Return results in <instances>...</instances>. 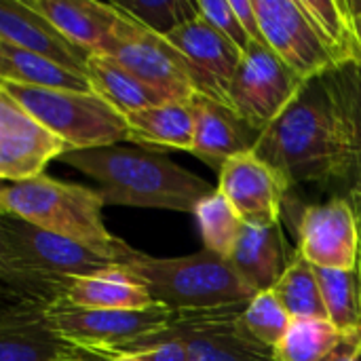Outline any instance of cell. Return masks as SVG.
<instances>
[{"label": "cell", "instance_id": "cell-8", "mask_svg": "<svg viewBox=\"0 0 361 361\" xmlns=\"http://www.w3.org/2000/svg\"><path fill=\"white\" fill-rule=\"evenodd\" d=\"M106 57H112L137 80L157 91L163 102H190L201 93L186 57L165 36L150 32L125 13Z\"/></svg>", "mask_w": 361, "mask_h": 361}, {"label": "cell", "instance_id": "cell-28", "mask_svg": "<svg viewBox=\"0 0 361 361\" xmlns=\"http://www.w3.org/2000/svg\"><path fill=\"white\" fill-rule=\"evenodd\" d=\"M328 322L341 332H361V260L347 271L317 269Z\"/></svg>", "mask_w": 361, "mask_h": 361}, {"label": "cell", "instance_id": "cell-35", "mask_svg": "<svg viewBox=\"0 0 361 361\" xmlns=\"http://www.w3.org/2000/svg\"><path fill=\"white\" fill-rule=\"evenodd\" d=\"M243 30L247 32L250 40L254 44H262V47H269L267 44V38H264V32H262V25H260V17L256 13V6H254V0H231Z\"/></svg>", "mask_w": 361, "mask_h": 361}, {"label": "cell", "instance_id": "cell-9", "mask_svg": "<svg viewBox=\"0 0 361 361\" xmlns=\"http://www.w3.org/2000/svg\"><path fill=\"white\" fill-rule=\"evenodd\" d=\"M173 311L157 305L144 311H116V309H78L53 307L49 322L53 330L70 345L118 353L131 345L154 336L169 328Z\"/></svg>", "mask_w": 361, "mask_h": 361}, {"label": "cell", "instance_id": "cell-11", "mask_svg": "<svg viewBox=\"0 0 361 361\" xmlns=\"http://www.w3.org/2000/svg\"><path fill=\"white\" fill-rule=\"evenodd\" d=\"M298 254L315 269L347 271L361 260V224L351 197L309 205L296 220Z\"/></svg>", "mask_w": 361, "mask_h": 361}, {"label": "cell", "instance_id": "cell-23", "mask_svg": "<svg viewBox=\"0 0 361 361\" xmlns=\"http://www.w3.org/2000/svg\"><path fill=\"white\" fill-rule=\"evenodd\" d=\"M0 80L36 89L93 93L91 80L85 72L70 70L61 63H55L42 55L30 53L4 40H0Z\"/></svg>", "mask_w": 361, "mask_h": 361}, {"label": "cell", "instance_id": "cell-10", "mask_svg": "<svg viewBox=\"0 0 361 361\" xmlns=\"http://www.w3.org/2000/svg\"><path fill=\"white\" fill-rule=\"evenodd\" d=\"M305 82L269 47L252 44L243 53L226 102L262 133L290 106Z\"/></svg>", "mask_w": 361, "mask_h": 361}, {"label": "cell", "instance_id": "cell-25", "mask_svg": "<svg viewBox=\"0 0 361 361\" xmlns=\"http://www.w3.org/2000/svg\"><path fill=\"white\" fill-rule=\"evenodd\" d=\"M87 76L91 80L93 93L106 99L121 114L129 116L137 110L165 104L157 91L137 80L131 72H127L121 63L106 55H91L87 66Z\"/></svg>", "mask_w": 361, "mask_h": 361}, {"label": "cell", "instance_id": "cell-19", "mask_svg": "<svg viewBox=\"0 0 361 361\" xmlns=\"http://www.w3.org/2000/svg\"><path fill=\"white\" fill-rule=\"evenodd\" d=\"M66 345L49 322V309L25 302L2 305L0 361H53Z\"/></svg>", "mask_w": 361, "mask_h": 361}, {"label": "cell", "instance_id": "cell-37", "mask_svg": "<svg viewBox=\"0 0 361 361\" xmlns=\"http://www.w3.org/2000/svg\"><path fill=\"white\" fill-rule=\"evenodd\" d=\"M53 361H114V357L108 351L85 349V347H76L68 343Z\"/></svg>", "mask_w": 361, "mask_h": 361}, {"label": "cell", "instance_id": "cell-7", "mask_svg": "<svg viewBox=\"0 0 361 361\" xmlns=\"http://www.w3.org/2000/svg\"><path fill=\"white\" fill-rule=\"evenodd\" d=\"M243 309L245 305H231L207 311L176 313L169 328L125 351L176 341L184 345L188 361H277L275 351L262 345L245 328Z\"/></svg>", "mask_w": 361, "mask_h": 361}, {"label": "cell", "instance_id": "cell-31", "mask_svg": "<svg viewBox=\"0 0 361 361\" xmlns=\"http://www.w3.org/2000/svg\"><path fill=\"white\" fill-rule=\"evenodd\" d=\"M114 6L161 36H169L180 25L199 17L197 0H127L114 2Z\"/></svg>", "mask_w": 361, "mask_h": 361}, {"label": "cell", "instance_id": "cell-27", "mask_svg": "<svg viewBox=\"0 0 361 361\" xmlns=\"http://www.w3.org/2000/svg\"><path fill=\"white\" fill-rule=\"evenodd\" d=\"M273 294L281 300L292 319H328L317 269L298 252L292 256L290 267L275 283Z\"/></svg>", "mask_w": 361, "mask_h": 361}, {"label": "cell", "instance_id": "cell-14", "mask_svg": "<svg viewBox=\"0 0 361 361\" xmlns=\"http://www.w3.org/2000/svg\"><path fill=\"white\" fill-rule=\"evenodd\" d=\"M218 190L226 197L243 224H279L281 205L288 195L283 178L254 150L235 154L218 173Z\"/></svg>", "mask_w": 361, "mask_h": 361}, {"label": "cell", "instance_id": "cell-39", "mask_svg": "<svg viewBox=\"0 0 361 361\" xmlns=\"http://www.w3.org/2000/svg\"><path fill=\"white\" fill-rule=\"evenodd\" d=\"M349 197H351V201H353V205H355V209H357V216H360V224H361V192L349 190Z\"/></svg>", "mask_w": 361, "mask_h": 361}, {"label": "cell", "instance_id": "cell-5", "mask_svg": "<svg viewBox=\"0 0 361 361\" xmlns=\"http://www.w3.org/2000/svg\"><path fill=\"white\" fill-rule=\"evenodd\" d=\"M123 267L144 283L157 305L173 313L247 305L256 296L226 258L207 250L182 258H152L131 247Z\"/></svg>", "mask_w": 361, "mask_h": 361}, {"label": "cell", "instance_id": "cell-22", "mask_svg": "<svg viewBox=\"0 0 361 361\" xmlns=\"http://www.w3.org/2000/svg\"><path fill=\"white\" fill-rule=\"evenodd\" d=\"M131 142L190 152L195 146V106L190 102H165L127 116Z\"/></svg>", "mask_w": 361, "mask_h": 361}, {"label": "cell", "instance_id": "cell-29", "mask_svg": "<svg viewBox=\"0 0 361 361\" xmlns=\"http://www.w3.org/2000/svg\"><path fill=\"white\" fill-rule=\"evenodd\" d=\"M195 218H197L205 250L228 260L243 231V220L226 201V197L218 188L212 190L197 205Z\"/></svg>", "mask_w": 361, "mask_h": 361}, {"label": "cell", "instance_id": "cell-1", "mask_svg": "<svg viewBox=\"0 0 361 361\" xmlns=\"http://www.w3.org/2000/svg\"><path fill=\"white\" fill-rule=\"evenodd\" d=\"M254 152L288 184H328L349 178L345 123L328 76L305 82L290 106L260 133Z\"/></svg>", "mask_w": 361, "mask_h": 361}, {"label": "cell", "instance_id": "cell-18", "mask_svg": "<svg viewBox=\"0 0 361 361\" xmlns=\"http://www.w3.org/2000/svg\"><path fill=\"white\" fill-rule=\"evenodd\" d=\"M44 15L63 36L91 55H106L123 21V13L112 2L95 0H25Z\"/></svg>", "mask_w": 361, "mask_h": 361}, {"label": "cell", "instance_id": "cell-4", "mask_svg": "<svg viewBox=\"0 0 361 361\" xmlns=\"http://www.w3.org/2000/svg\"><path fill=\"white\" fill-rule=\"evenodd\" d=\"M104 205L97 190L44 173L23 182H4L0 188V214L17 216L123 264L131 245L106 228L102 216Z\"/></svg>", "mask_w": 361, "mask_h": 361}, {"label": "cell", "instance_id": "cell-15", "mask_svg": "<svg viewBox=\"0 0 361 361\" xmlns=\"http://www.w3.org/2000/svg\"><path fill=\"white\" fill-rule=\"evenodd\" d=\"M195 70L203 95L226 102L228 87L237 74L243 53L201 15L165 36ZM228 104V102H226Z\"/></svg>", "mask_w": 361, "mask_h": 361}, {"label": "cell", "instance_id": "cell-17", "mask_svg": "<svg viewBox=\"0 0 361 361\" xmlns=\"http://www.w3.org/2000/svg\"><path fill=\"white\" fill-rule=\"evenodd\" d=\"M0 40L87 74L91 53L76 47L25 0L0 2Z\"/></svg>", "mask_w": 361, "mask_h": 361}, {"label": "cell", "instance_id": "cell-20", "mask_svg": "<svg viewBox=\"0 0 361 361\" xmlns=\"http://www.w3.org/2000/svg\"><path fill=\"white\" fill-rule=\"evenodd\" d=\"M292 256L288 254L281 222L273 226L243 224V231L235 243L228 262L239 273V277L258 294L275 288V283L290 267Z\"/></svg>", "mask_w": 361, "mask_h": 361}, {"label": "cell", "instance_id": "cell-38", "mask_svg": "<svg viewBox=\"0 0 361 361\" xmlns=\"http://www.w3.org/2000/svg\"><path fill=\"white\" fill-rule=\"evenodd\" d=\"M351 13H353V21H355V30H357V38H360L361 47V0H349Z\"/></svg>", "mask_w": 361, "mask_h": 361}, {"label": "cell", "instance_id": "cell-2", "mask_svg": "<svg viewBox=\"0 0 361 361\" xmlns=\"http://www.w3.org/2000/svg\"><path fill=\"white\" fill-rule=\"evenodd\" d=\"M116 267V262L38 228L17 216L0 214V283L4 302L53 309L63 302L78 277Z\"/></svg>", "mask_w": 361, "mask_h": 361}, {"label": "cell", "instance_id": "cell-21", "mask_svg": "<svg viewBox=\"0 0 361 361\" xmlns=\"http://www.w3.org/2000/svg\"><path fill=\"white\" fill-rule=\"evenodd\" d=\"M61 305L78 309L116 311H144L157 307L154 298L144 288V283L137 281L123 264H116L108 271L89 277L74 279Z\"/></svg>", "mask_w": 361, "mask_h": 361}, {"label": "cell", "instance_id": "cell-12", "mask_svg": "<svg viewBox=\"0 0 361 361\" xmlns=\"http://www.w3.org/2000/svg\"><path fill=\"white\" fill-rule=\"evenodd\" d=\"M254 6L269 49L305 80L336 68L298 0H254Z\"/></svg>", "mask_w": 361, "mask_h": 361}, {"label": "cell", "instance_id": "cell-34", "mask_svg": "<svg viewBox=\"0 0 361 361\" xmlns=\"http://www.w3.org/2000/svg\"><path fill=\"white\" fill-rule=\"evenodd\" d=\"M114 361H188V353L182 343H161L152 347H144L137 351L112 353Z\"/></svg>", "mask_w": 361, "mask_h": 361}, {"label": "cell", "instance_id": "cell-3", "mask_svg": "<svg viewBox=\"0 0 361 361\" xmlns=\"http://www.w3.org/2000/svg\"><path fill=\"white\" fill-rule=\"evenodd\" d=\"M59 161L89 176L106 205L195 214L197 205L212 192L207 180L142 148L114 144L70 150Z\"/></svg>", "mask_w": 361, "mask_h": 361}, {"label": "cell", "instance_id": "cell-13", "mask_svg": "<svg viewBox=\"0 0 361 361\" xmlns=\"http://www.w3.org/2000/svg\"><path fill=\"white\" fill-rule=\"evenodd\" d=\"M70 150L59 135L0 91V178L4 182L38 178L53 159H61Z\"/></svg>", "mask_w": 361, "mask_h": 361}, {"label": "cell", "instance_id": "cell-30", "mask_svg": "<svg viewBox=\"0 0 361 361\" xmlns=\"http://www.w3.org/2000/svg\"><path fill=\"white\" fill-rule=\"evenodd\" d=\"M328 319H292L288 332L275 347L277 361H322L343 338Z\"/></svg>", "mask_w": 361, "mask_h": 361}, {"label": "cell", "instance_id": "cell-33", "mask_svg": "<svg viewBox=\"0 0 361 361\" xmlns=\"http://www.w3.org/2000/svg\"><path fill=\"white\" fill-rule=\"evenodd\" d=\"M199 15L216 27L220 34H224L241 53H245L254 42L250 40L247 32L243 30L231 0H197Z\"/></svg>", "mask_w": 361, "mask_h": 361}, {"label": "cell", "instance_id": "cell-24", "mask_svg": "<svg viewBox=\"0 0 361 361\" xmlns=\"http://www.w3.org/2000/svg\"><path fill=\"white\" fill-rule=\"evenodd\" d=\"M334 66H361V47L349 0H298Z\"/></svg>", "mask_w": 361, "mask_h": 361}, {"label": "cell", "instance_id": "cell-16", "mask_svg": "<svg viewBox=\"0 0 361 361\" xmlns=\"http://www.w3.org/2000/svg\"><path fill=\"white\" fill-rule=\"evenodd\" d=\"M195 146L192 154L212 167L222 171L224 163L235 154L250 152L260 140V131L252 127L233 106L209 95H195Z\"/></svg>", "mask_w": 361, "mask_h": 361}, {"label": "cell", "instance_id": "cell-6", "mask_svg": "<svg viewBox=\"0 0 361 361\" xmlns=\"http://www.w3.org/2000/svg\"><path fill=\"white\" fill-rule=\"evenodd\" d=\"M0 91L11 95L72 150H91L131 142L127 116L97 93L36 89L6 80H0Z\"/></svg>", "mask_w": 361, "mask_h": 361}, {"label": "cell", "instance_id": "cell-32", "mask_svg": "<svg viewBox=\"0 0 361 361\" xmlns=\"http://www.w3.org/2000/svg\"><path fill=\"white\" fill-rule=\"evenodd\" d=\"M245 328L269 349L275 351L283 334L292 324V315L281 305V300L273 294V290L258 292L243 309Z\"/></svg>", "mask_w": 361, "mask_h": 361}, {"label": "cell", "instance_id": "cell-26", "mask_svg": "<svg viewBox=\"0 0 361 361\" xmlns=\"http://www.w3.org/2000/svg\"><path fill=\"white\" fill-rule=\"evenodd\" d=\"M334 97L338 102L345 135H347V150H349V182L351 188L361 192V66L349 63L334 68L326 74Z\"/></svg>", "mask_w": 361, "mask_h": 361}, {"label": "cell", "instance_id": "cell-36", "mask_svg": "<svg viewBox=\"0 0 361 361\" xmlns=\"http://www.w3.org/2000/svg\"><path fill=\"white\" fill-rule=\"evenodd\" d=\"M322 361H361V332L343 334L336 347Z\"/></svg>", "mask_w": 361, "mask_h": 361}]
</instances>
